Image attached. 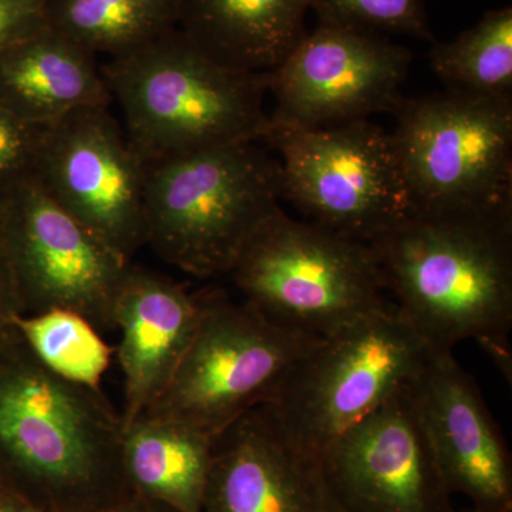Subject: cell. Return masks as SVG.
Segmentation results:
<instances>
[{
    "instance_id": "6da1fadb",
    "label": "cell",
    "mask_w": 512,
    "mask_h": 512,
    "mask_svg": "<svg viewBox=\"0 0 512 512\" xmlns=\"http://www.w3.org/2000/svg\"><path fill=\"white\" fill-rule=\"evenodd\" d=\"M367 245L431 353L476 340L511 379L512 212L409 215Z\"/></svg>"
},
{
    "instance_id": "7a4b0ae2",
    "label": "cell",
    "mask_w": 512,
    "mask_h": 512,
    "mask_svg": "<svg viewBox=\"0 0 512 512\" xmlns=\"http://www.w3.org/2000/svg\"><path fill=\"white\" fill-rule=\"evenodd\" d=\"M124 426L101 387L64 379L18 329L0 363V464L9 488L52 512H101L131 495Z\"/></svg>"
},
{
    "instance_id": "3957f363",
    "label": "cell",
    "mask_w": 512,
    "mask_h": 512,
    "mask_svg": "<svg viewBox=\"0 0 512 512\" xmlns=\"http://www.w3.org/2000/svg\"><path fill=\"white\" fill-rule=\"evenodd\" d=\"M100 70L128 140L146 163L259 141L268 130V73L227 69L178 28Z\"/></svg>"
},
{
    "instance_id": "277c9868",
    "label": "cell",
    "mask_w": 512,
    "mask_h": 512,
    "mask_svg": "<svg viewBox=\"0 0 512 512\" xmlns=\"http://www.w3.org/2000/svg\"><path fill=\"white\" fill-rule=\"evenodd\" d=\"M281 198V165L258 141L148 161L144 239L187 274L228 275Z\"/></svg>"
},
{
    "instance_id": "5b68a950",
    "label": "cell",
    "mask_w": 512,
    "mask_h": 512,
    "mask_svg": "<svg viewBox=\"0 0 512 512\" xmlns=\"http://www.w3.org/2000/svg\"><path fill=\"white\" fill-rule=\"evenodd\" d=\"M228 275L242 301L266 319L320 339L393 305L369 245L293 220L281 207Z\"/></svg>"
},
{
    "instance_id": "8992f818",
    "label": "cell",
    "mask_w": 512,
    "mask_h": 512,
    "mask_svg": "<svg viewBox=\"0 0 512 512\" xmlns=\"http://www.w3.org/2000/svg\"><path fill=\"white\" fill-rule=\"evenodd\" d=\"M320 340L276 325L227 292H201L190 345L143 417L177 421L215 439L249 410L274 403Z\"/></svg>"
},
{
    "instance_id": "52a82bcc",
    "label": "cell",
    "mask_w": 512,
    "mask_h": 512,
    "mask_svg": "<svg viewBox=\"0 0 512 512\" xmlns=\"http://www.w3.org/2000/svg\"><path fill=\"white\" fill-rule=\"evenodd\" d=\"M393 143L409 215L512 212V101L403 97Z\"/></svg>"
},
{
    "instance_id": "ba28073f",
    "label": "cell",
    "mask_w": 512,
    "mask_h": 512,
    "mask_svg": "<svg viewBox=\"0 0 512 512\" xmlns=\"http://www.w3.org/2000/svg\"><path fill=\"white\" fill-rule=\"evenodd\" d=\"M262 140L281 165L282 197L308 221L370 244L409 217L392 133L373 121L305 128L269 119Z\"/></svg>"
},
{
    "instance_id": "9c48e42d",
    "label": "cell",
    "mask_w": 512,
    "mask_h": 512,
    "mask_svg": "<svg viewBox=\"0 0 512 512\" xmlns=\"http://www.w3.org/2000/svg\"><path fill=\"white\" fill-rule=\"evenodd\" d=\"M430 355L393 303L320 340L268 406L318 454L412 382Z\"/></svg>"
},
{
    "instance_id": "30bf717a",
    "label": "cell",
    "mask_w": 512,
    "mask_h": 512,
    "mask_svg": "<svg viewBox=\"0 0 512 512\" xmlns=\"http://www.w3.org/2000/svg\"><path fill=\"white\" fill-rule=\"evenodd\" d=\"M6 239L23 315L69 311L111 332L131 261L67 214L33 175L10 188Z\"/></svg>"
},
{
    "instance_id": "8fae6325",
    "label": "cell",
    "mask_w": 512,
    "mask_h": 512,
    "mask_svg": "<svg viewBox=\"0 0 512 512\" xmlns=\"http://www.w3.org/2000/svg\"><path fill=\"white\" fill-rule=\"evenodd\" d=\"M146 161L109 107L42 126L33 177L67 214L131 261L144 239Z\"/></svg>"
},
{
    "instance_id": "7c38bea8",
    "label": "cell",
    "mask_w": 512,
    "mask_h": 512,
    "mask_svg": "<svg viewBox=\"0 0 512 512\" xmlns=\"http://www.w3.org/2000/svg\"><path fill=\"white\" fill-rule=\"evenodd\" d=\"M413 57L379 33L318 23L268 73L275 99L269 119L315 128L393 114Z\"/></svg>"
},
{
    "instance_id": "4fadbf2b",
    "label": "cell",
    "mask_w": 512,
    "mask_h": 512,
    "mask_svg": "<svg viewBox=\"0 0 512 512\" xmlns=\"http://www.w3.org/2000/svg\"><path fill=\"white\" fill-rule=\"evenodd\" d=\"M412 382L319 451L339 512H454Z\"/></svg>"
},
{
    "instance_id": "5bb4252c",
    "label": "cell",
    "mask_w": 512,
    "mask_h": 512,
    "mask_svg": "<svg viewBox=\"0 0 512 512\" xmlns=\"http://www.w3.org/2000/svg\"><path fill=\"white\" fill-rule=\"evenodd\" d=\"M202 512H339L318 454L302 446L271 406L218 434Z\"/></svg>"
},
{
    "instance_id": "9a60e30c",
    "label": "cell",
    "mask_w": 512,
    "mask_h": 512,
    "mask_svg": "<svg viewBox=\"0 0 512 512\" xmlns=\"http://www.w3.org/2000/svg\"><path fill=\"white\" fill-rule=\"evenodd\" d=\"M412 387L451 494L481 512H511L510 450L473 377L453 352L431 353Z\"/></svg>"
},
{
    "instance_id": "2e32d148",
    "label": "cell",
    "mask_w": 512,
    "mask_h": 512,
    "mask_svg": "<svg viewBox=\"0 0 512 512\" xmlns=\"http://www.w3.org/2000/svg\"><path fill=\"white\" fill-rule=\"evenodd\" d=\"M201 315V292L143 268L128 266L114 308L121 332L124 429L146 413L170 382Z\"/></svg>"
},
{
    "instance_id": "e0dca14e",
    "label": "cell",
    "mask_w": 512,
    "mask_h": 512,
    "mask_svg": "<svg viewBox=\"0 0 512 512\" xmlns=\"http://www.w3.org/2000/svg\"><path fill=\"white\" fill-rule=\"evenodd\" d=\"M97 56L50 28L0 52V106L29 126L109 107Z\"/></svg>"
},
{
    "instance_id": "ac0fdd59",
    "label": "cell",
    "mask_w": 512,
    "mask_h": 512,
    "mask_svg": "<svg viewBox=\"0 0 512 512\" xmlns=\"http://www.w3.org/2000/svg\"><path fill=\"white\" fill-rule=\"evenodd\" d=\"M312 0H181L178 29L214 62L269 73L305 36Z\"/></svg>"
},
{
    "instance_id": "d6986e66",
    "label": "cell",
    "mask_w": 512,
    "mask_h": 512,
    "mask_svg": "<svg viewBox=\"0 0 512 512\" xmlns=\"http://www.w3.org/2000/svg\"><path fill=\"white\" fill-rule=\"evenodd\" d=\"M212 441L177 421L138 417L123 436V468L131 494L175 512H202Z\"/></svg>"
},
{
    "instance_id": "ffe728a7",
    "label": "cell",
    "mask_w": 512,
    "mask_h": 512,
    "mask_svg": "<svg viewBox=\"0 0 512 512\" xmlns=\"http://www.w3.org/2000/svg\"><path fill=\"white\" fill-rule=\"evenodd\" d=\"M181 0H49V28L94 56L128 55L178 28Z\"/></svg>"
},
{
    "instance_id": "44dd1931",
    "label": "cell",
    "mask_w": 512,
    "mask_h": 512,
    "mask_svg": "<svg viewBox=\"0 0 512 512\" xmlns=\"http://www.w3.org/2000/svg\"><path fill=\"white\" fill-rule=\"evenodd\" d=\"M430 69L447 92L512 101V8L488 10L450 42H433Z\"/></svg>"
},
{
    "instance_id": "7402d4cb",
    "label": "cell",
    "mask_w": 512,
    "mask_h": 512,
    "mask_svg": "<svg viewBox=\"0 0 512 512\" xmlns=\"http://www.w3.org/2000/svg\"><path fill=\"white\" fill-rule=\"evenodd\" d=\"M15 326L50 370L72 382L100 387L111 349L92 323L77 313L49 311L19 316Z\"/></svg>"
},
{
    "instance_id": "603a6c76",
    "label": "cell",
    "mask_w": 512,
    "mask_h": 512,
    "mask_svg": "<svg viewBox=\"0 0 512 512\" xmlns=\"http://www.w3.org/2000/svg\"><path fill=\"white\" fill-rule=\"evenodd\" d=\"M319 23L434 42L423 0H312Z\"/></svg>"
},
{
    "instance_id": "cb8c5ba5",
    "label": "cell",
    "mask_w": 512,
    "mask_h": 512,
    "mask_svg": "<svg viewBox=\"0 0 512 512\" xmlns=\"http://www.w3.org/2000/svg\"><path fill=\"white\" fill-rule=\"evenodd\" d=\"M42 126H29L0 106V181L10 187L33 175Z\"/></svg>"
},
{
    "instance_id": "d4e9b609",
    "label": "cell",
    "mask_w": 512,
    "mask_h": 512,
    "mask_svg": "<svg viewBox=\"0 0 512 512\" xmlns=\"http://www.w3.org/2000/svg\"><path fill=\"white\" fill-rule=\"evenodd\" d=\"M49 0H0V52L49 28Z\"/></svg>"
},
{
    "instance_id": "484cf974",
    "label": "cell",
    "mask_w": 512,
    "mask_h": 512,
    "mask_svg": "<svg viewBox=\"0 0 512 512\" xmlns=\"http://www.w3.org/2000/svg\"><path fill=\"white\" fill-rule=\"evenodd\" d=\"M0 512H52L33 504L25 497L13 491L8 485L0 483Z\"/></svg>"
},
{
    "instance_id": "4316f807",
    "label": "cell",
    "mask_w": 512,
    "mask_h": 512,
    "mask_svg": "<svg viewBox=\"0 0 512 512\" xmlns=\"http://www.w3.org/2000/svg\"><path fill=\"white\" fill-rule=\"evenodd\" d=\"M101 512H175L167 505L156 503V501L148 500V498L140 497V495L131 494L127 498L121 500L120 503L114 504L113 507Z\"/></svg>"
},
{
    "instance_id": "83f0119b",
    "label": "cell",
    "mask_w": 512,
    "mask_h": 512,
    "mask_svg": "<svg viewBox=\"0 0 512 512\" xmlns=\"http://www.w3.org/2000/svg\"><path fill=\"white\" fill-rule=\"evenodd\" d=\"M454 512H481V511H478V510H476V508L471 507V508H468V510H463V511L454 510Z\"/></svg>"
}]
</instances>
